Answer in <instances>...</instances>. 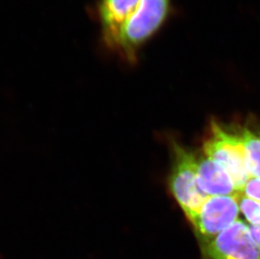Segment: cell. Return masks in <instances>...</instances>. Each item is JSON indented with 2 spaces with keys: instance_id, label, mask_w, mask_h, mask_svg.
Returning <instances> with one entry per match:
<instances>
[{
  "instance_id": "4",
  "label": "cell",
  "mask_w": 260,
  "mask_h": 259,
  "mask_svg": "<svg viewBox=\"0 0 260 259\" xmlns=\"http://www.w3.org/2000/svg\"><path fill=\"white\" fill-rule=\"evenodd\" d=\"M238 193L233 196H211L205 201L191 221L201 244L214 239L239 220Z\"/></svg>"
},
{
  "instance_id": "6",
  "label": "cell",
  "mask_w": 260,
  "mask_h": 259,
  "mask_svg": "<svg viewBox=\"0 0 260 259\" xmlns=\"http://www.w3.org/2000/svg\"><path fill=\"white\" fill-rule=\"evenodd\" d=\"M140 0H99L93 15L101 29V41L109 52L116 46L120 30Z\"/></svg>"
},
{
  "instance_id": "5",
  "label": "cell",
  "mask_w": 260,
  "mask_h": 259,
  "mask_svg": "<svg viewBox=\"0 0 260 259\" xmlns=\"http://www.w3.org/2000/svg\"><path fill=\"white\" fill-rule=\"evenodd\" d=\"M202 259H260L248 224L238 220L210 242L202 245Z\"/></svg>"
},
{
  "instance_id": "1",
  "label": "cell",
  "mask_w": 260,
  "mask_h": 259,
  "mask_svg": "<svg viewBox=\"0 0 260 259\" xmlns=\"http://www.w3.org/2000/svg\"><path fill=\"white\" fill-rule=\"evenodd\" d=\"M171 0H140L120 30L112 53L123 63H138L141 50L167 21Z\"/></svg>"
},
{
  "instance_id": "7",
  "label": "cell",
  "mask_w": 260,
  "mask_h": 259,
  "mask_svg": "<svg viewBox=\"0 0 260 259\" xmlns=\"http://www.w3.org/2000/svg\"><path fill=\"white\" fill-rule=\"evenodd\" d=\"M197 180L201 190L209 197L238 193L229 173L205 154L197 157Z\"/></svg>"
},
{
  "instance_id": "3",
  "label": "cell",
  "mask_w": 260,
  "mask_h": 259,
  "mask_svg": "<svg viewBox=\"0 0 260 259\" xmlns=\"http://www.w3.org/2000/svg\"><path fill=\"white\" fill-rule=\"evenodd\" d=\"M204 154L220 164L231 176L236 189L241 193L252 178L245 147L238 135L232 134L216 123L211 136L203 146Z\"/></svg>"
},
{
  "instance_id": "11",
  "label": "cell",
  "mask_w": 260,
  "mask_h": 259,
  "mask_svg": "<svg viewBox=\"0 0 260 259\" xmlns=\"http://www.w3.org/2000/svg\"><path fill=\"white\" fill-rule=\"evenodd\" d=\"M248 230L253 242L260 251V225H248Z\"/></svg>"
},
{
  "instance_id": "9",
  "label": "cell",
  "mask_w": 260,
  "mask_h": 259,
  "mask_svg": "<svg viewBox=\"0 0 260 259\" xmlns=\"http://www.w3.org/2000/svg\"><path fill=\"white\" fill-rule=\"evenodd\" d=\"M238 206L240 212L247 220V224L252 225H260V202L239 193L238 196Z\"/></svg>"
},
{
  "instance_id": "10",
  "label": "cell",
  "mask_w": 260,
  "mask_h": 259,
  "mask_svg": "<svg viewBox=\"0 0 260 259\" xmlns=\"http://www.w3.org/2000/svg\"><path fill=\"white\" fill-rule=\"evenodd\" d=\"M241 193L251 200L260 202V178H250Z\"/></svg>"
},
{
  "instance_id": "2",
  "label": "cell",
  "mask_w": 260,
  "mask_h": 259,
  "mask_svg": "<svg viewBox=\"0 0 260 259\" xmlns=\"http://www.w3.org/2000/svg\"><path fill=\"white\" fill-rule=\"evenodd\" d=\"M174 163L170 174V190L186 217L191 222L209 196L197 180V156L180 145L174 143Z\"/></svg>"
},
{
  "instance_id": "8",
  "label": "cell",
  "mask_w": 260,
  "mask_h": 259,
  "mask_svg": "<svg viewBox=\"0 0 260 259\" xmlns=\"http://www.w3.org/2000/svg\"><path fill=\"white\" fill-rule=\"evenodd\" d=\"M245 147L251 176L260 178V136L249 129H241L239 134Z\"/></svg>"
}]
</instances>
